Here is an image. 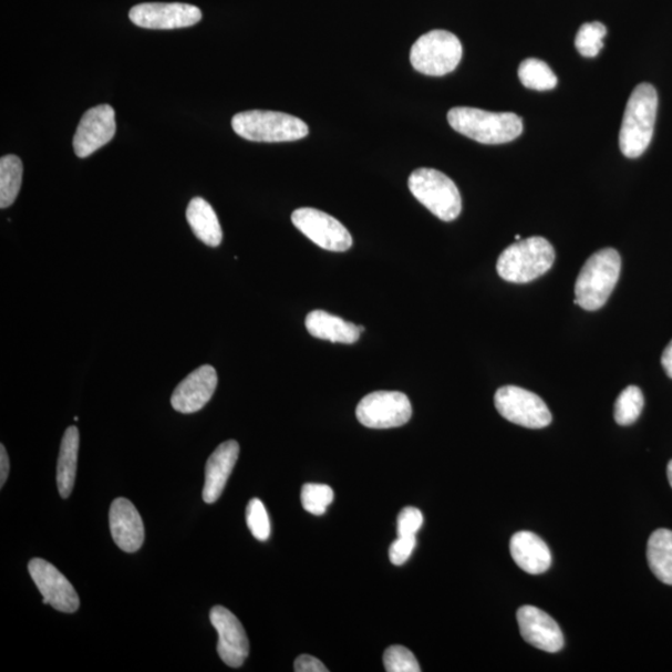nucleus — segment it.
Returning a JSON list of instances; mask_svg holds the SVG:
<instances>
[{
  "label": "nucleus",
  "instance_id": "obj_1",
  "mask_svg": "<svg viewBox=\"0 0 672 672\" xmlns=\"http://www.w3.org/2000/svg\"><path fill=\"white\" fill-rule=\"evenodd\" d=\"M658 104L657 89L651 84H639L631 93L619 135L624 156L638 158L647 152L654 136Z\"/></svg>",
  "mask_w": 672,
  "mask_h": 672
},
{
  "label": "nucleus",
  "instance_id": "obj_2",
  "mask_svg": "<svg viewBox=\"0 0 672 672\" xmlns=\"http://www.w3.org/2000/svg\"><path fill=\"white\" fill-rule=\"evenodd\" d=\"M447 120L455 132L485 145L514 142L524 132L521 117L514 113H489L458 106L449 110Z\"/></svg>",
  "mask_w": 672,
  "mask_h": 672
},
{
  "label": "nucleus",
  "instance_id": "obj_3",
  "mask_svg": "<svg viewBox=\"0 0 672 672\" xmlns=\"http://www.w3.org/2000/svg\"><path fill=\"white\" fill-rule=\"evenodd\" d=\"M621 258L613 248L591 256L577 278L575 304L595 312L604 307L620 277Z\"/></svg>",
  "mask_w": 672,
  "mask_h": 672
},
{
  "label": "nucleus",
  "instance_id": "obj_4",
  "mask_svg": "<svg viewBox=\"0 0 672 672\" xmlns=\"http://www.w3.org/2000/svg\"><path fill=\"white\" fill-rule=\"evenodd\" d=\"M556 260V250L544 237L518 240L499 256L497 272L510 283H529L548 272Z\"/></svg>",
  "mask_w": 672,
  "mask_h": 672
},
{
  "label": "nucleus",
  "instance_id": "obj_5",
  "mask_svg": "<svg viewBox=\"0 0 672 672\" xmlns=\"http://www.w3.org/2000/svg\"><path fill=\"white\" fill-rule=\"evenodd\" d=\"M235 133L255 143H289L298 142L308 136V125L293 115L263 112L239 113L232 118Z\"/></svg>",
  "mask_w": 672,
  "mask_h": 672
},
{
  "label": "nucleus",
  "instance_id": "obj_6",
  "mask_svg": "<svg viewBox=\"0 0 672 672\" xmlns=\"http://www.w3.org/2000/svg\"><path fill=\"white\" fill-rule=\"evenodd\" d=\"M411 194L431 214L445 223L455 220L463 210V198L454 180L434 168H418L409 177Z\"/></svg>",
  "mask_w": 672,
  "mask_h": 672
},
{
  "label": "nucleus",
  "instance_id": "obj_7",
  "mask_svg": "<svg viewBox=\"0 0 672 672\" xmlns=\"http://www.w3.org/2000/svg\"><path fill=\"white\" fill-rule=\"evenodd\" d=\"M463 44L446 30H433L417 39L411 48L410 62L416 72L428 76L453 73L463 59Z\"/></svg>",
  "mask_w": 672,
  "mask_h": 672
},
{
  "label": "nucleus",
  "instance_id": "obj_8",
  "mask_svg": "<svg viewBox=\"0 0 672 672\" xmlns=\"http://www.w3.org/2000/svg\"><path fill=\"white\" fill-rule=\"evenodd\" d=\"M413 416L409 397L399 391H376L360 401L356 417L369 428H394L404 426Z\"/></svg>",
  "mask_w": 672,
  "mask_h": 672
},
{
  "label": "nucleus",
  "instance_id": "obj_9",
  "mask_svg": "<svg viewBox=\"0 0 672 672\" xmlns=\"http://www.w3.org/2000/svg\"><path fill=\"white\" fill-rule=\"evenodd\" d=\"M495 405L498 413L509 423L519 426L544 428L551 423V414L545 401L518 386L508 385L498 389Z\"/></svg>",
  "mask_w": 672,
  "mask_h": 672
},
{
  "label": "nucleus",
  "instance_id": "obj_10",
  "mask_svg": "<svg viewBox=\"0 0 672 672\" xmlns=\"http://www.w3.org/2000/svg\"><path fill=\"white\" fill-rule=\"evenodd\" d=\"M292 223L312 242L330 252H345L353 246L349 230L322 210L299 208L292 215Z\"/></svg>",
  "mask_w": 672,
  "mask_h": 672
},
{
  "label": "nucleus",
  "instance_id": "obj_11",
  "mask_svg": "<svg viewBox=\"0 0 672 672\" xmlns=\"http://www.w3.org/2000/svg\"><path fill=\"white\" fill-rule=\"evenodd\" d=\"M28 570L44 598V604L66 614L77 611L80 599L75 588L53 565L42 558H34L29 561Z\"/></svg>",
  "mask_w": 672,
  "mask_h": 672
},
{
  "label": "nucleus",
  "instance_id": "obj_12",
  "mask_svg": "<svg viewBox=\"0 0 672 672\" xmlns=\"http://www.w3.org/2000/svg\"><path fill=\"white\" fill-rule=\"evenodd\" d=\"M128 17L139 28L170 30L197 24L203 12L184 3H144L130 10Z\"/></svg>",
  "mask_w": 672,
  "mask_h": 672
},
{
  "label": "nucleus",
  "instance_id": "obj_13",
  "mask_svg": "<svg viewBox=\"0 0 672 672\" xmlns=\"http://www.w3.org/2000/svg\"><path fill=\"white\" fill-rule=\"evenodd\" d=\"M210 623L217 630V653L229 668H240L249 655V641L238 618L225 607H214Z\"/></svg>",
  "mask_w": 672,
  "mask_h": 672
},
{
  "label": "nucleus",
  "instance_id": "obj_14",
  "mask_svg": "<svg viewBox=\"0 0 672 672\" xmlns=\"http://www.w3.org/2000/svg\"><path fill=\"white\" fill-rule=\"evenodd\" d=\"M116 122L114 108L99 105L87 110L74 136V152L80 158L89 157L114 138Z\"/></svg>",
  "mask_w": 672,
  "mask_h": 672
},
{
  "label": "nucleus",
  "instance_id": "obj_15",
  "mask_svg": "<svg viewBox=\"0 0 672 672\" xmlns=\"http://www.w3.org/2000/svg\"><path fill=\"white\" fill-rule=\"evenodd\" d=\"M218 378L214 366L203 365L180 381L170 397V404L180 414H194L213 399Z\"/></svg>",
  "mask_w": 672,
  "mask_h": 672
},
{
  "label": "nucleus",
  "instance_id": "obj_16",
  "mask_svg": "<svg viewBox=\"0 0 672 672\" xmlns=\"http://www.w3.org/2000/svg\"><path fill=\"white\" fill-rule=\"evenodd\" d=\"M521 637L528 644L547 653H558L565 647V635L557 621L536 607L525 606L517 611Z\"/></svg>",
  "mask_w": 672,
  "mask_h": 672
},
{
  "label": "nucleus",
  "instance_id": "obj_17",
  "mask_svg": "<svg viewBox=\"0 0 672 672\" xmlns=\"http://www.w3.org/2000/svg\"><path fill=\"white\" fill-rule=\"evenodd\" d=\"M110 530L120 549L126 554H135L143 547L145 540V527L142 516L127 498H116L110 508Z\"/></svg>",
  "mask_w": 672,
  "mask_h": 672
},
{
  "label": "nucleus",
  "instance_id": "obj_18",
  "mask_svg": "<svg viewBox=\"0 0 672 672\" xmlns=\"http://www.w3.org/2000/svg\"><path fill=\"white\" fill-rule=\"evenodd\" d=\"M239 456L237 441L229 440L220 444L206 464V480L204 487V500L208 505L217 503L232 474Z\"/></svg>",
  "mask_w": 672,
  "mask_h": 672
},
{
  "label": "nucleus",
  "instance_id": "obj_19",
  "mask_svg": "<svg viewBox=\"0 0 672 672\" xmlns=\"http://www.w3.org/2000/svg\"><path fill=\"white\" fill-rule=\"evenodd\" d=\"M509 549L516 565L528 575H544L551 565V555L546 541L531 531H518L511 537Z\"/></svg>",
  "mask_w": 672,
  "mask_h": 672
},
{
  "label": "nucleus",
  "instance_id": "obj_20",
  "mask_svg": "<svg viewBox=\"0 0 672 672\" xmlns=\"http://www.w3.org/2000/svg\"><path fill=\"white\" fill-rule=\"evenodd\" d=\"M306 327L310 335L332 343L355 344L361 335L359 327L324 310L309 313L306 318Z\"/></svg>",
  "mask_w": 672,
  "mask_h": 672
},
{
  "label": "nucleus",
  "instance_id": "obj_21",
  "mask_svg": "<svg viewBox=\"0 0 672 672\" xmlns=\"http://www.w3.org/2000/svg\"><path fill=\"white\" fill-rule=\"evenodd\" d=\"M187 223L195 236L209 247L223 244L224 232L213 206L206 199L195 197L187 207Z\"/></svg>",
  "mask_w": 672,
  "mask_h": 672
},
{
  "label": "nucleus",
  "instance_id": "obj_22",
  "mask_svg": "<svg viewBox=\"0 0 672 672\" xmlns=\"http://www.w3.org/2000/svg\"><path fill=\"white\" fill-rule=\"evenodd\" d=\"M79 446L80 435L77 427H68L62 440V445H60L56 474L59 494L63 498H68L73 493L76 477Z\"/></svg>",
  "mask_w": 672,
  "mask_h": 672
},
{
  "label": "nucleus",
  "instance_id": "obj_23",
  "mask_svg": "<svg viewBox=\"0 0 672 672\" xmlns=\"http://www.w3.org/2000/svg\"><path fill=\"white\" fill-rule=\"evenodd\" d=\"M648 561L654 576L672 586V530L658 529L648 541Z\"/></svg>",
  "mask_w": 672,
  "mask_h": 672
},
{
  "label": "nucleus",
  "instance_id": "obj_24",
  "mask_svg": "<svg viewBox=\"0 0 672 672\" xmlns=\"http://www.w3.org/2000/svg\"><path fill=\"white\" fill-rule=\"evenodd\" d=\"M23 180V164L15 155L0 159V207L8 208L15 203Z\"/></svg>",
  "mask_w": 672,
  "mask_h": 672
},
{
  "label": "nucleus",
  "instance_id": "obj_25",
  "mask_svg": "<svg viewBox=\"0 0 672 672\" xmlns=\"http://www.w3.org/2000/svg\"><path fill=\"white\" fill-rule=\"evenodd\" d=\"M518 76L521 84L527 89L537 90V92L554 90L558 84L554 70L547 63L535 58H529L519 65Z\"/></svg>",
  "mask_w": 672,
  "mask_h": 672
},
{
  "label": "nucleus",
  "instance_id": "obj_26",
  "mask_svg": "<svg viewBox=\"0 0 672 672\" xmlns=\"http://www.w3.org/2000/svg\"><path fill=\"white\" fill-rule=\"evenodd\" d=\"M644 395L638 386H628L617 400L614 418L620 426L633 425L644 409Z\"/></svg>",
  "mask_w": 672,
  "mask_h": 672
},
{
  "label": "nucleus",
  "instance_id": "obj_27",
  "mask_svg": "<svg viewBox=\"0 0 672 672\" xmlns=\"http://www.w3.org/2000/svg\"><path fill=\"white\" fill-rule=\"evenodd\" d=\"M607 27L603 23H586L580 27L576 37V48L580 55L596 58L604 48Z\"/></svg>",
  "mask_w": 672,
  "mask_h": 672
},
{
  "label": "nucleus",
  "instance_id": "obj_28",
  "mask_svg": "<svg viewBox=\"0 0 672 672\" xmlns=\"http://www.w3.org/2000/svg\"><path fill=\"white\" fill-rule=\"evenodd\" d=\"M302 505L310 515L323 516L334 500V490L327 485L307 484L302 488Z\"/></svg>",
  "mask_w": 672,
  "mask_h": 672
},
{
  "label": "nucleus",
  "instance_id": "obj_29",
  "mask_svg": "<svg viewBox=\"0 0 672 672\" xmlns=\"http://www.w3.org/2000/svg\"><path fill=\"white\" fill-rule=\"evenodd\" d=\"M246 519L250 534L256 539L265 541L270 537V520L262 500L250 499L246 510Z\"/></svg>",
  "mask_w": 672,
  "mask_h": 672
},
{
  "label": "nucleus",
  "instance_id": "obj_30",
  "mask_svg": "<svg viewBox=\"0 0 672 672\" xmlns=\"http://www.w3.org/2000/svg\"><path fill=\"white\" fill-rule=\"evenodd\" d=\"M384 665L387 672H420L417 660L405 647H390L384 653Z\"/></svg>",
  "mask_w": 672,
  "mask_h": 672
},
{
  "label": "nucleus",
  "instance_id": "obj_31",
  "mask_svg": "<svg viewBox=\"0 0 672 672\" xmlns=\"http://www.w3.org/2000/svg\"><path fill=\"white\" fill-rule=\"evenodd\" d=\"M424 525V516L415 507H406L397 517V537H416Z\"/></svg>",
  "mask_w": 672,
  "mask_h": 672
},
{
  "label": "nucleus",
  "instance_id": "obj_32",
  "mask_svg": "<svg viewBox=\"0 0 672 672\" xmlns=\"http://www.w3.org/2000/svg\"><path fill=\"white\" fill-rule=\"evenodd\" d=\"M416 547V537H397L393 545L390 546L389 557L394 566H403L406 564Z\"/></svg>",
  "mask_w": 672,
  "mask_h": 672
},
{
  "label": "nucleus",
  "instance_id": "obj_33",
  "mask_svg": "<svg viewBox=\"0 0 672 672\" xmlns=\"http://www.w3.org/2000/svg\"><path fill=\"white\" fill-rule=\"evenodd\" d=\"M297 672H328V668L314 657L300 655L294 663Z\"/></svg>",
  "mask_w": 672,
  "mask_h": 672
},
{
  "label": "nucleus",
  "instance_id": "obj_34",
  "mask_svg": "<svg viewBox=\"0 0 672 672\" xmlns=\"http://www.w3.org/2000/svg\"><path fill=\"white\" fill-rule=\"evenodd\" d=\"M10 464L4 445H0V487L6 485L9 475Z\"/></svg>",
  "mask_w": 672,
  "mask_h": 672
},
{
  "label": "nucleus",
  "instance_id": "obj_35",
  "mask_svg": "<svg viewBox=\"0 0 672 672\" xmlns=\"http://www.w3.org/2000/svg\"><path fill=\"white\" fill-rule=\"evenodd\" d=\"M661 364H663L668 376L672 379V340L671 343L665 348L663 356H661Z\"/></svg>",
  "mask_w": 672,
  "mask_h": 672
},
{
  "label": "nucleus",
  "instance_id": "obj_36",
  "mask_svg": "<svg viewBox=\"0 0 672 672\" xmlns=\"http://www.w3.org/2000/svg\"><path fill=\"white\" fill-rule=\"evenodd\" d=\"M668 477H669V483L672 487V461H670V464L668 466Z\"/></svg>",
  "mask_w": 672,
  "mask_h": 672
}]
</instances>
